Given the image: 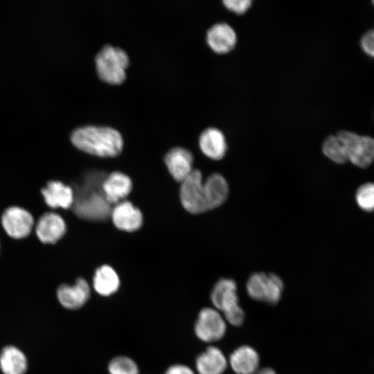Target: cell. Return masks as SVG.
<instances>
[{"label":"cell","instance_id":"1","mask_svg":"<svg viewBox=\"0 0 374 374\" xmlns=\"http://www.w3.org/2000/svg\"><path fill=\"white\" fill-rule=\"evenodd\" d=\"M202 172L193 169L181 182L179 196L184 208L190 213L200 214L216 208L226 200L229 187L220 173H213L203 181Z\"/></svg>","mask_w":374,"mask_h":374},{"label":"cell","instance_id":"2","mask_svg":"<svg viewBox=\"0 0 374 374\" xmlns=\"http://www.w3.org/2000/svg\"><path fill=\"white\" fill-rule=\"evenodd\" d=\"M71 139L73 144L80 150L104 157L118 155L123 144L120 132L107 126L80 127L73 131Z\"/></svg>","mask_w":374,"mask_h":374},{"label":"cell","instance_id":"3","mask_svg":"<svg viewBox=\"0 0 374 374\" xmlns=\"http://www.w3.org/2000/svg\"><path fill=\"white\" fill-rule=\"evenodd\" d=\"M95 62L97 73L104 81L116 84L125 78L129 57L123 49L106 44L96 54Z\"/></svg>","mask_w":374,"mask_h":374},{"label":"cell","instance_id":"4","mask_svg":"<svg viewBox=\"0 0 374 374\" xmlns=\"http://www.w3.org/2000/svg\"><path fill=\"white\" fill-rule=\"evenodd\" d=\"M342 143L348 161L366 168L374 161V139L342 130L336 133Z\"/></svg>","mask_w":374,"mask_h":374},{"label":"cell","instance_id":"5","mask_svg":"<svg viewBox=\"0 0 374 374\" xmlns=\"http://www.w3.org/2000/svg\"><path fill=\"white\" fill-rule=\"evenodd\" d=\"M246 288L251 299L269 304H276L282 296L283 282L275 274L256 272L249 276Z\"/></svg>","mask_w":374,"mask_h":374},{"label":"cell","instance_id":"6","mask_svg":"<svg viewBox=\"0 0 374 374\" xmlns=\"http://www.w3.org/2000/svg\"><path fill=\"white\" fill-rule=\"evenodd\" d=\"M74 197L73 204L75 214L82 218L93 220L106 219L111 215L109 203L102 190L89 191Z\"/></svg>","mask_w":374,"mask_h":374},{"label":"cell","instance_id":"7","mask_svg":"<svg viewBox=\"0 0 374 374\" xmlns=\"http://www.w3.org/2000/svg\"><path fill=\"white\" fill-rule=\"evenodd\" d=\"M224 318L217 310L205 308L198 315L195 332L203 341L213 342L222 339L226 330Z\"/></svg>","mask_w":374,"mask_h":374},{"label":"cell","instance_id":"8","mask_svg":"<svg viewBox=\"0 0 374 374\" xmlns=\"http://www.w3.org/2000/svg\"><path fill=\"white\" fill-rule=\"evenodd\" d=\"M1 224L10 237L23 238L31 232L34 220L28 211L12 206L6 209L2 215Z\"/></svg>","mask_w":374,"mask_h":374},{"label":"cell","instance_id":"9","mask_svg":"<svg viewBox=\"0 0 374 374\" xmlns=\"http://www.w3.org/2000/svg\"><path fill=\"white\" fill-rule=\"evenodd\" d=\"M206 42L216 53L226 54L237 44V35L231 26L225 22L213 25L206 33Z\"/></svg>","mask_w":374,"mask_h":374},{"label":"cell","instance_id":"10","mask_svg":"<svg viewBox=\"0 0 374 374\" xmlns=\"http://www.w3.org/2000/svg\"><path fill=\"white\" fill-rule=\"evenodd\" d=\"M213 305L225 314L240 307L236 283L231 278H221L214 285L211 295Z\"/></svg>","mask_w":374,"mask_h":374},{"label":"cell","instance_id":"11","mask_svg":"<svg viewBox=\"0 0 374 374\" xmlns=\"http://www.w3.org/2000/svg\"><path fill=\"white\" fill-rule=\"evenodd\" d=\"M90 296V287L82 278L76 280L73 285L62 284L57 290V297L60 304L66 309L76 310L81 308Z\"/></svg>","mask_w":374,"mask_h":374},{"label":"cell","instance_id":"12","mask_svg":"<svg viewBox=\"0 0 374 374\" xmlns=\"http://www.w3.org/2000/svg\"><path fill=\"white\" fill-rule=\"evenodd\" d=\"M164 161L174 179L182 182L193 170V154L187 149L175 147L165 155Z\"/></svg>","mask_w":374,"mask_h":374},{"label":"cell","instance_id":"13","mask_svg":"<svg viewBox=\"0 0 374 374\" xmlns=\"http://www.w3.org/2000/svg\"><path fill=\"white\" fill-rule=\"evenodd\" d=\"M111 216L116 227L127 232L138 230L143 223L141 212L128 201L118 203L112 210Z\"/></svg>","mask_w":374,"mask_h":374},{"label":"cell","instance_id":"14","mask_svg":"<svg viewBox=\"0 0 374 374\" xmlns=\"http://www.w3.org/2000/svg\"><path fill=\"white\" fill-rule=\"evenodd\" d=\"M199 145L205 156L215 161L223 159L227 151L226 137L216 127H208L201 133Z\"/></svg>","mask_w":374,"mask_h":374},{"label":"cell","instance_id":"15","mask_svg":"<svg viewBox=\"0 0 374 374\" xmlns=\"http://www.w3.org/2000/svg\"><path fill=\"white\" fill-rule=\"evenodd\" d=\"M38 238L44 243H55L66 232V224L61 216L54 213H47L39 220L36 228Z\"/></svg>","mask_w":374,"mask_h":374},{"label":"cell","instance_id":"16","mask_svg":"<svg viewBox=\"0 0 374 374\" xmlns=\"http://www.w3.org/2000/svg\"><path fill=\"white\" fill-rule=\"evenodd\" d=\"M102 189L110 204H118L130 194L132 182L127 175L121 172H114L105 178Z\"/></svg>","mask_w":374,"mask_h":374},{"label":"cell","instance_id":"17","mask_svg":"<svg viewBox=\"0 0 374 374\" xmlns=\"http://www.w3.org/2000/svg\"><path fill=\"white\" fill-rule=\"evenodd\" d=\"M46 204L53 208H69L73 206L74 193L71 187L58 181H51L42 190Z\"/></svg>","mask_w":374,"mask_h":374},{"label":"cell","instance_id":"18","mask_svg":"<svg viewBox=\"0 0 374 374\" xmlns=\"http://www.w3.org/2000/svg\"><path fill=\"white\" fill-rule=\"evenodd\" d=\"M259 361L256 350L249 346H242L236 348L229 357V364L237 374H255Z\"/></svg>","mask_w":374,"mask_h":374},{"label":"cell","instance_id":"19","mask_svg":"<svg viewBox=\"0 0 374 374\" xmlns=\"http://www.w3.org/2000/svg\"><path fill=\"white\" fill-rule=\"evenodd\" d=\"M227 366V360L218 348L210 346L196 359V368L199 374H222Z\"/></svg>","mask_w":374,"mask_h":374},{"label":"cell","instance_id":"20","mask_svg":"<svg viewBox=\"0 0 374 374\" xmlns=\"http://www.w3.org/2000/svg\"><path fill=\"white\" fill-rule=\"evenodd\" d=\"M0 368L3 374H24L28 368L27 358L18 348L6 346L0 353Z\"/></svg>","mask_w":374,"mask_h":374},{"label":"cell","instance_id":"21","mask_svg":"<svg viewBox=\"0 0 374 374\" xmlns=\"http://www.w3.org/2000/svg\"><path fill=\"white\" fill-rule=\"evenodd\" d=\"M93 285L99 294L109 296L118 290L120 285L119 277L112 267L102 265L95 271Z\"/></svg>","mask_w":374,"mask_h":374},{"label":"cell","instance_id":"22","mask_svg":"<svg viewBox=\"0 0 374 374\" xmlns=\"http://www.w3.org/2000/svg\"><path fill=\"white\" fill-rule=\"evenodd\" d=\"M322 151L326 157L336 163L343 164L348 161L342 143L336 134L325 139Z\"/></svg>","mask_w":374,"mask_h":374},{"label":"cell","instance_id":"23","mask_svg":"<svg viewBox=\"0 0 374 374\" xmlns=\"http://www.w3.org/2000/svg\"><path fill=\"white\" fill-rule=\"evenodd\" d=\"M355 199L361 209L374 211V183L368 182L360 186L356 192Z\"/></svg>","mask_w":374,"mask_h":374},{"label":"cell","instance_id":"24","mask_svg":"<svg viewBox=\"0 0 374 374\" xmlns=\"http://www.w3.org/2000/svg\"><path fill=\"white\" fill-rule=\"evenodd\" d=\"M108 370L110 374H139V368L134 361L125 356L112 359Z\"/></svg>","mask_w":374,"mask_h":374},{"label":"cell","instance_id":"25","mask_svg":"<svg viewBox=\"0 0 374 374\" xmlns=\"http://www.w3.org/2000/svg\"><path fill=\"white\" fill-rule=\"evenodd\" d=\"M224 6L229 10L237 15H242L251 6V0H224Z\"/></svg>","mask_w":374,"mask_h":374},{"label":"cell","instance_id":"26","mask_svg":"<svg viewBox=\"0 0 374 374\" xmlns=\"http://www.w3.org/2000/svg\"><path fill=\"white\" fill-rule=\"evenodd\" d=\"M359 45L365 54L374 58V27L362 35Z\"/></svg>","mask_w":374,"mask_h":374},{"label":"cell","instance_id":"27","mask_svg":"<svg viewBox=\"0 0 374 374\" xmlns=\"http://www.w3.org/2000/svg\"><path fill=\"white\" fill-rule=\"evenodd\" d=\"M165 374H194V373L185 365L177 364L170 366Z\"/></svg>","mask_w":374,"mask_h":374},{"label":"cell","instance_id":"28","mask_svg":"<svg viewBox=\"0 0 374 374\" xmlns=\"http://www.w3.org/2000/svg\"><path fill=\"white\" fill-rule=\"evenodd\" d=\"M255 374H277L273 369L270 368H264L261 370L257 371Z\"/></svg>","mask_w":374,"mask_h":374},{"label":"cell","instance_id":"29","mask_svg":"<svg viewBox=\"0 0 374 374\" xmlns=\"http://www.w3.org/2000/svg\"><path fill=\"white\" fill-rule=\"evenodd\" d=\"M372 4L374 6V0L371 1Z\"/></svg>","mask_w":374,"mask_h":374}]
</instances>
